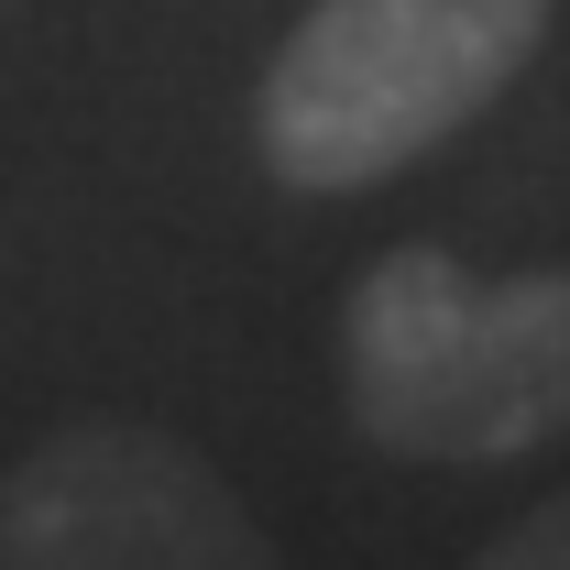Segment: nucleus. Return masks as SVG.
I'll return each mask as SVG.
<instances>
[{
	"mask_svg": "<svg viewBox=\"0 0 570 570\" xmlns=\"http://www.w3.org/2000/svg\"><path fill=\"white\" fill-rule=\"evenodd\" d=\"M549 45V0H307L253 88L285 198H362L472 132Z\"/></svg>",
	"mask_w": 570,
	"mask_h": 570,
	"instance_id": "f03ea898",
	"label": "nucleus"
},
{
	"mask_svg": "<svg viewBox=\"0 0 570 570\" xmlns=\"http://www.w3.org/2000/svg\"><path fill=\"white\" fill-rule=\"evenodd\" d=\"M341 406L384 461L439 472L570 439V275H472L439 242L373 253L341 296Z\"/></svg>",
	"mask_w": 570,
	"mask_h": 570,
	"instance_id": "f257e3e1",
	"label": "nucleus"
},
{
	"mask_svg": "<svg viewBox=\"0 0 570 570\" xmlns=\"http://www.w3.org/2000/svg\"><path fill=\"white\" fill-rule=\"evenodd\" d=\"M461 570H570V483H560V494H538L483 560H461Z\"/></svg>",
	"mask_w": 570,
	"mask_h": 570,
	"instance_id": "20e7f679",
	"label": "nucleus"
},
{
	"mask_svg": "<svg viewBox=\"0 0 570 570\" xmlns=\"http://www.w3.org/2000/svg\"><path fill=\"white\" fill-rule=\"evenodd\" d=\"M0 570H275L209 450L77 417L0 472Z\"/></svg>",
	"mask_w": 570,
	"mask_h": 570,
	"instance_id": "7ed1b4c3",
	"label": "nucleus"
}]
</instances>
